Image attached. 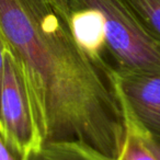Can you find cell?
<instances>
[{"instance_id": "obj_5", "label": "cell", "mask_w": 160, "mask_h": 160, "mask_svg": "<svg viewBox=\"0 0 160 160\" xmlns=\"http://www.w3.org/2000/svg\"><path fill=\"white\" fill-rule=\"evenodd\" d=\"M29 160H113L79 142H48L30 153Z\"/></svg>"}, {"instance_id": "obj_6", "label": "cell", "mask_w": 160, "mask_h": 160, "mask_svg": "<svg viewBox=\"0 0 160 160\" xmlns=\"http://www.w3.org/2000/svg\"><path fill=\"white\" fill-rule=\"evenodd\" d=\"M140 24L160 42V0H120Z\"/></svg>"}, {"instance_id": "obj_2", "label": "cell", "mask_w": 160, "mask_h": 160, "mask_svg": "<svg viewBox=\"0 0 160 160\" xmlns=\"http://www.w3.org/2000/svg\"><path fill=\"white\" fill-rule=\"evenodd\" d=\"M91 11L101 25L105 59L115 71L160 72V42L120 0H57Z\"/></svg>"}, {"instance_id": "obj_10", "label": "cell", "mask_w": 160, "mask_h": 160, "mask_svg": "<svg viewBox=\"0 0 160 160\" xmlns=\"http://www.w3.org/2000/svg\"><path fill=\"white\" fill-rule=\"evenodd\" d=\"M134 124H135V123H134ZM140 133H142V138H144L146 145L149 147V149H150V150L153 152V155L158 158V160H160V140L150 137V136H148L147 134H145L144 132H142V131H140Z\"/></svg>"}, {"instance_id": "obj_8", "label": "cell", "mask_w": 160, "mask_h": 160, "mask_svg": "<svg viewBox=\"0 0 160 160\" xmlns=\"http://www.w3.org/2000/svg\"><path fill=\"white\" fill-rule=\"evenodd\" d=\"M29 156L7 135L0 124V160H29Z\"/></svg>"}, {"instance_id": "obj_9", "label": "cell", "mask_w": 160, "mask_h": 160, "mask_svg": "<svg viewBox=\"0 0 160 160\" xmlns=\"http://www.w3.org/2000/svg\"><path fill=\"white\" fill-rule=\"evenodd\" d=\"M8 49V44L3 36L2 32L0 30V96H1V88H2L3 80V69H5V55Z\"/></svg>"}, {"instance_id": "obj_7", "label": "cell", "mask_w": 160, "mask_h": 160, "mask_svg": "<svg viewBox=\"0 0 160 160\" xmlns=\"http://www.w3.org/2000/svg\"><path fill=\"white\" fill-rule=\"evenodd\" d=\"M120 160H158L146 145L139 128L128 118V133Z\"/></svg>"}, {"instance_id": "obj_3", "label": "cell", "mask_w": 160, "mask_h": 160, "mask_svg": "<svg viewBox=\"0 0 160 160\" xmlns=\"http://www.w3.org/2000/svg\"><path fill=\"white\" fill-rule=\"evenodd\" d=\"M0 124L7 135L29 155L44 145L40 118L27 76L9 47L5 55Z\"/></svg>"}, {"instance_id": "obj_4", "label": "cell", "mask_w": 160, "mask_h": 160, "mask_svg": "<svg viewBox=\"0 0 160 160\" xmlns=\"http://www.w3.org/2000/svg\"><path fill=\"white\" fill-rule=\"evenodd\" d=\"M115 76L127 118L160 140V72L115 71Z\"/></svg>"}, {"instance_id": "obj_1", "label": "cell", "mask_w": 160, "mask_h": 160, "mask_svg": "<svg viewBox=\"0 0 160 160\" xmlns=\"http://www.w3.org/2000/svg\"><path fill=\"white\" fill-rule=\"evenodd\" d=\"M0 30L27 76L44 145L79 142L120 160L128 118L115 70L78 42L55 0H0Z\"/></svg>"}]
</instances>
